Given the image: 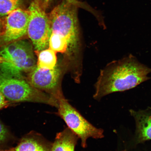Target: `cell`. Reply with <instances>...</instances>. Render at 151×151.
I'll list each match as a JSON object with an SVG mask.
<instances>
[{
  "instance_id": "6da1fadb",
  "label": "cell",
  "mask_w": 151,
  "mask_h": 151,
  "mask_svg": "<svg viewBox=\"0 0 151 151\" xmlns=\"http://www.w3.org/2000/svg\"><path fill=\"white\" fill-rule=\"evenodd\" d=\"M72 0H63L49 13L52 32L60 34L67 43V52L62 62L76 82L82 75V39L79 28L77 7Z\"/></svg>"
},
{
  "instance_id": "7a4b0ae2",
  "label": "cell",
  "mask_w": 151,
  "mask_h": 151,
  "mask_svg": "<svg viewBox=\"0 0 151 151\" xmlns=\"http://www.w3.org/2000/svg\"><path fill=\"white\" fill-rule=\"evenodd\" d=\"M151 68L133 55L110 62L101 70L94 87L93 98L97 101L109 94L135 88L151 79Z\"/></svg>"
},
{
  "instance_id": "3957f363",
  "label": "cell",
  "mask_w": 151,
  "mask_h": 151,
  "mask_svg": "<svg viewBox=\"0 0 151 151\" xmlns=\"http://www.w3.org/2000/svg\"><path fill=\"white\" fill-rule=\"evenodd\" d=\"M32 45L20 40L2 47L0 49V72L24 78L36 66Z\"/></svg>"
},
{
  "instance_id": "277c9868",
  "label": "cell",
  "mask_w": 151,
  "mask_h": 151,
  "mask_svg": "<svg viewBox=\"0 0 151 151\" xmlns=\"http://www.w3.org/2000/svg\"><path fill=\"white\" fill-rule=\"evenodd\" d=\"M0 92L13 103L30 102L58 108L59 101L50 94L38 90L24 78H17L0 72Z\"/></svg>"
},
{
  "instance_id": "5b68a950",
  "label": "cell",
  "mask_w": 151,
  "mask_h": 151,
  "mask_svg": "<svg viewBox=\"0 0 151 151\" xmlns=\"http://www.w3.org/2000/svg\"><path fill=\"white\" fill-rule=\"evenodd\" d=\"M48 6L39 0H34L28 9L29 16L27 35L37 52L49 48L51 30L46 12Z\"/></svg>"
},
{
  "instance_id": "8992f818",
  "label": "cell",
  "mask_w": 151,
  "mask_h": 151,
  "mask_svg": "<svg viewBox=\"0 0 151 151\" xmlns=\"http://www.w3.org/2000/svg\"><path fill=\"white\" fill-rule=\"evenodd\" d=\"M58 109L56 114L81 139L83 148L87 146V141L89 138L100 139L104 137L103 130L94 127L88 121L65 99L59 101Z\"/></svg>"
},
{
  "instance_id": "52a82bcc",
  "label": "cell",
  "mask_w": 151,
  "mask_h": 151,
  "mask_svg": "<svg viewBox=\"0 0 151 151\" xmlns=\"http://www.w3.org/2000/svg\"><path fill=\"white\" fill-rule=\"evenodd\" d=\"M67 71L62 62L50 70L41 69L37 65L28 74V82L34 87L50 94L59 101L65 99L62 91V80Z\"/></svg>"
},
{
  "instance_id": "ba28073f",
  "label": "cell",
  "mask_w": 151,
  "mask_h": 151,
  "mask_svg": "<svg viewBox=\"0 0 151 151\" xmlns=\"http://www.w3.org/2000/svg\"><path fill=\"white\" fill-rule=\"evenodd\" d=\"M29 11L18 8L6 16L0 32V48L21 40L27 35Z\"/></svg>"
},
{
  "instance_id": "9c48e42d",
  "label": "cell",
  "mask_w": 151,
  "mask_h": 151,
  "mask_svg": "<svg viewBox=\"0 0 151 151\" xmlns=\"http://www.w3.org/2000/svg\"><path fill=\"white\" fill-rule=\"evenodd\" d=\"M52 143L40 134L32 132L22 137L16 146L0 151H51Z\"/></svg>"
},
{
  "instance_id": "30bf717a",
  "label": "cell",
  "mask_w": 151,
  "mask_h": 151,
  "mask_svg": "<svg viewBox=\"0 0 151 151\" xmlns=\"http://www.w3.org/2000/svg\"><path fill=\"white\" fill-rule=\"evenodd\" d=\"M135 120L136 130L134 139V146L151 140V111L130 110Z\"/></svg>"
},
{
  "instance_id": "8fae6325",
  "label": "cell",
  "mask_w": 151,
  "mask_h": 151,
  "mask_svg": "<svg viewBox=\"0 0 151 151\" xmlns=\"http://www.w3.org/2000/svg\"><path fill=\"white\" fill-rule=\"evenodd\" d=\"M78 139L69 128H65L57 133L52 143L51 151H75Z\"/></svg>"
},
{
  "instance_id": "7c38bea8",
  "label": "cell",
  "mask_w": 151,
  "mask_h": 151,
  "mask_svg": "<svg viewBox=\"0 0 151 151\" xmlns=\"http://www.w3.org/2000/svg\"><path fill=\"white\" fill-rule=\"evenodd\" d=\"M38 52L37 62V67L41 69L50 70L55 68L57 64L56 53L50 48H47Z\"/></svg>"
},
{
  "instance_id": "4fadbf2b",
  "label": "cell",
  "mask_w": 151,
  "mask_h": 151,
  "mask_svg": "<svg viewBox=\"0 0 151 151\" xmlns=\"http://www.w3.org/2000/svg\"><path fill=\"white\" fill-rule=\"evenodd\" d=\"M49 48L56 52L61 53L65 56L68 48L67 41L65 37L60 34L52 32L49 39Z\"/></svg>"
},
{
  "instance_id": "5bb4252c",
  "label": "cell",
  "mask_w": 151,
  "mask_h": 151,
  "mask_svg": "<svg viewBox=\"0 0 151 151\" xmlns=\"http://www.w3.org/2000/svg\"><path fill=\"white\" fill-rule=\"evenodd\" d=\"M22 3V0H0V16H7L19 8Z\"/></svg>"
},
{
  "instance_id": "9a60e30c",
  "label": "cell",
  "mask_w": 151,
  "mask_h": 151,
  "mask_svg": "<svg viewBox=\"0 0 151 151\" xmlns=\"http://www.w3.org/2000/svg\"><path fill=\"white\" fill-rule=\"evenodd\" d=\"M11 137L8 129L0 122V150H3V147L8 142Z\"/></svg>"
},
{
  "instance_id": "2e32d148",
  "label": "cell",
  "mask_w": 151,
  "mask_h": 151,
  "mask_svg": "<svg viewBox=\"0 0 151 151\" xmlns=\"http://www.w3.org/2000/svg\"><path fill=\"white\" fill-rule=\"evenodd\" d=\"M12 103L7 100L2 93L0 92V111L10 106Z\"/></svg>"
},
{
  "instance_id": "e0dca14e",
  "label": "cell",
  "mask_w": 151,
  "mask_h": 151,
  "mask_svg": "<svg viewBox=\"0 0 151 151\" xmlns=\"http://www.w3.org/2000/svg\"><path fill=\"white\" fill-rule=\"evenodd\" d=\"M3 27V23L1 20L0 19V32L1 31L2 29V27Z\"/></svg>"
},
{
  "instance_id": "ac0fdd59",
  "label": "cell",
  "mask_w": 151,
  "mask_h": 151,
  "mask_svg": "<svg viewBox=\"0 0 151 151\" xmlns=\"http://www.w3.org/2000/svg\"><path fill=\"white\" fill-rule=\"evenodd\" d=\"M40 1H45V2H48V1H52V0H40Z\"/></svg>"
},
{
  "instance_id": "d6986e66",
  "label": "cell",
  "mask_w": 151,
  "mask_h": 151,
  "mask_svg": "<svg viewBox=\"0 0 151 151\" xmlns=\"http://www.w3.org/2000/svg\"><path fill=\"white\" fill-rule=\"evenodd\" d=\"M122 151H126L125 150H122Z\"/></svg>"
}]
</instances>
